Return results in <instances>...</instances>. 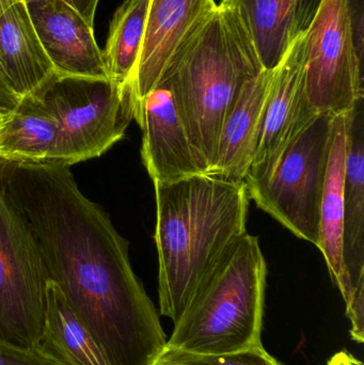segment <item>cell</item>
Here are the masks:
<instances>
[{"label":"cell","mask_w":364,"mask_h":365,"mask_svg":"<svg viewBox=\"0 0 364 365\" xmlns=\"http://www.w3.org/2000/svg\"><path fill=\"white\" fill-rule=\"evenodd\" d=\"M100 0H72L76 10L80 13L81 16L87 21L89 25L93 27L94 17H95L96 8Z\"/></svg>","instance_id":"obj_24"},{"label":"cell","mask_w":364,"mask_h":365,"mask_svg":"<svg viewBox=\"0 0 364 365\" xmlns=\"http://www.w3.org/2000/svg\"><path fill=\"white\" fill-rule=\"evenodd\" d=\"M274 70L262 71L241 88L220 130L215 165L209 175L230 181L245 179L258 145Z\"/></svg>","instance_id":"obj_15"},{"label":"cell","mask_w":364,"mask_h":365,"mask_svg":"<svg viewBox=\"0 0 364 365\" xmlns=\"http://www.w3.org/2000/svg\"><path fill=\"white\" fill-rule=\"evenodd\" d=\"M323 0H222L264 71L279 66L290 47L305 34Z\"/></svg>","instance_id":"obj_14"},{"label":"cell","mask_w":364,"mask_h":365,"mask_svg":"<svg viewBox=\"0 0 364 365\" xmlns=\"http://www.w3.org/2000/svg\"><path fill=\"white\" fill-rule=\"evenodd\" d=\"M316 115L306 93L303 34L274 70L258 145L245 179L264 175Z\"/></svg>","instance_id":"obj_10"},{"label":"cell","mask_w":364,"mask_h":365,"mask_svg":"<svg viewBox=\"0 0 364 365\" xmlns=\"http://www.w3.org/2000/svg\"><path fill=\"white\" fill-rule=\"evenodd\" d=\"M217 6L215 0H150L134 76L138 104L158 85L173 60Z\"/></svg>","instance_id":"obj_12"},{"label":"cell","mask_w":364,"mask_h":365,"mask_svg":"<svg viewBox=\"0 0 364 365\" xmlns=\"http://www.w3.org/2000/svg\"><path fill=\"white\" fill-rule=\"evenodd\" d=\"M27 9L55 73L108 78L93 27L73 4L63 0H43L28 4Z\"/></svg>","instance_id":"obj_13"},{"label":"cell","mask_w":364,"mask_h":365,"mask_svg":"<svg viewBox=\"0 0 364 365\" xmlns=\"http://www.w3.org/2000/svg\"><path fill=\"white\" fill-rule=\"evenodd\" d=\"M33 349L53 365H109L102 349L51 280L47 283L44 324Z\"/></svg>","instance_id":"obj_18"},{"label":"cell","mask_w":364,"mask_h":365,"mask_svg":"<svg viewBox=\"0 0 364 365\" xmlns=\"http://www.w3.org/2000/svg\"><path fill=\"white\" fill-rule=\"evenodd\" d=\"M158 296L162 315L177 321L205 279L247 233L244 181L202 173L154 182Z\"/></svg>","instance_id":"obj_2"},{"label":"cell","mask_w":364,"mask_h":365,"mask_svg":"<svg viewBox=\"0 0 364 365\" xmlns=\"http://www.w3.org/2000/svg\"><path fill=\"white\" fill-rule=\"evenodd\" d=\"M0 185L40 247L48 279L109 365H152L167 346L130 245L66 165L0 160Z\"/></svg>","instance_id":"obj_1"},{"label":"cell","mask_w":364,"mask_h":365,"mask_svg":"<svg viewBox=\"0 0 364 365\" xmlns=\"http://www.w3.org/2000/svg\"><path fill=\"white\" fill-rule=\"evenodd\" d=\"M0 68L19 98L36 91L55 73L21 0L0 14Z\"/></svg>","instance_id":"obj_16"},{"label":"cell","mask_w":364,"mask_h":365,"mask_svg":"<svg viewBox=\"0 0 364 365\" xmlns=\"http://www.w3.org/2000/svg\"><path fill=\"white\" fill-rule=\"evenodd\" d=\"M335 115H316L264 175L244 180L248 197L259 208L318 248Z\"/></svg>","instance_id":"obj_6"},{"label":"cell","mask_w":364,"mask_h":365,"mask_svg":"<svg viewBox=\"0 0 364 365\" xmlns=\"http://www.w3.org/2000/svg\"><path fill=\"white\" fill-rule=\"evenodd\" d=\"M305 87L318 113H346L363 98L352 0H323L305 34Z\"/></svg>","instance_id":"obj_8"},{"label":"cell","mask_w":364,"mask_h":365,"mask_svg":"<svg viewBox=\"0 0 364 365\" xmlns=\"http://www.w3.org/2000/svg\"><path fill=\"white\" fill-rule=\"evenodd\" d=\"M32 93L58 122L49 163L68 167L100 158L119 143L138 109L132 81L119 86L109 78L53 73Z\"/></svg>","instance_id":"obj_5"},{"label":"cell","mask_w":364,"mask_h":365,"mask_svg":"<svg viewBox=\"0 0 364 365\" xmlns=\"http://www.w3.org/2000/svg\"><path fill=\"white\" fill-rule=\"evenodd\" d=\"M327 365H363V361L348 351H340L329 359Z\"/></svg>","instance_id":"obj_25"},{"label":"cell","mask_w":364,"mask_h":365,"mask_svg":"<svg viewBox=\"0 0 364 365\" xmlns=\"http://www.w3.org/2000/svg\"><path fill=\"white\" fill-rule=\"evenodd\" d=\"M57 138V120L36 94H28L0 128V160L49 162Z\"/></svg>","instance_id":"obj_19"},{"label":"cell","mask_w":364,"mask_h":365,"mask_svg":"<svg viewBox=\"0 0 364 365\" xmlns=\"http://www.w3.org/2000/svg\"><path fill=\"white\" fill-rule=\"evenodd\" d=\"M21 1H24L26 4H31V2L43 1V0H21ZM63 1L68 2V4H73L72 0H63ZM73 6H74V4H73Z\"/></svg>","instance_id":"obj_27"},{"label":"cell","mask_w":364,"mask_h":365,"mask_svg":"<svg viewBox=\"0 0 364 365\" xmlns=\"http://www.w3.org/2000/svg\"><path fill=\"white\" fill-rule=\"evenodd\" d=\"M346 165L345 113L333 117L328 166L320 210V246L329 274L346 295L343 265L344 186Z\"/></svg>","instance_id":"obj_17"},{"label":"cell","mask_w":364,"mask_h":365,"mask_svg":"<svg viewBox=\"0 0 364 365\" xmlns=\"http://www.w3.org/2000/svg\"><path fill=\"white\" fill-rule=\"evenodd\" d=\"M8 113H4V111L0 110V128H1L2 123H4V119H6Z\"/></svg>","instance_id":"obj_28"},{"label":"cell","mask_w":364,"mask_h":365,"mask_svg":"<svg viewBox=\"0 0 364 365\" xmlns=\"http://www.w3.org/2000/svg\"><path fill=\"white\" fill-rule=\"evenodd\" d=\"M48 281L31 227L0 185V341L34 349Z\"/></svg>","instance_id":"obj_7"},{"label":"cell","mask_w":364,"mask_h":365,"mask_svg":"<svg viewBox=\"0 0 364 365\" xmlns=\"http://www.w3.org/2000/svg\"><path fill=\"white\" fill-rule=\"evenodd\" d=\"M135 121L142 130L141 158L153 182L207 173L209 169L190 140L166 76L141 98Z\"/></svg>","instance_id":"obj_9"},{"label":"cell","mask_w":364,"mask_h":365,"mask_svg":"<svg viewBox=\"0 0 364 365\" xmlns=\"http://www.w3.org/2000/svg\"><path fill=\"white\" fill-rule=\"evenodd\" d=\"M266 276L259 238L244 234L175 322L167 346L204 355L264 349Z\"/></svg>","instance_id":"obj_4"},{"label":"cell","mask_w":364,"mask_h":365,"mask_svg":"<svg viewBox=\"0 0 364 365\" xmlns=\"http://www.w3.org/2000/svg\"><path fill=\"white\" fill-rule=\"evenodd\" d=\"M150 0H125L115 11L103 51L107 76L124 86L134 81L142 46Z\"/></svg>","instance_id":"obj_20"},{"label":"cell","mask_w":364,"mask_h":365,"mask_svg":"<svg viewBox=\"0 0 364 365\" xmlns=\"http://www.w3.org/2000/svg\"><path fill=\"white\" fill-rule=\"evenodd\" d=\"M152 365H280L264 349L224 355H204L165 347Z\"/></svg>","instance_id":"obj_21"},{"label":"cell","mask_w":364,"mask_h":365,"mask_svg":"<svg viewBox=\"0 0 364 365\" xmlns=\"http://www.w3.org/2000/svg\"><path fill=\"white\" fill-rule=\"evenodd\" d=\"M14 1L15 0H0V14Z\"/></svg>","instance_id":"obj_26"},{"label":"cell","mask_w":364,"mask_h":365,"mask_svg":"<svg viewBox=\"0 0 364 365\" xmlns=\"http://www.w3.org/2000/svg\"><path fill=\"white\" fill-rule=\"evenodd\" d=\"M19 96L13 92L0 68V110L10 113L19 104Z\"/></svg>","instance_id":"obj_23"},{"label":"cell","mask_w":364,"mask_h":365,"mask_svg":"<svg viewBox=\"0 0 364 365\" xmlns=\"http://www.w3.org/2000/svg\"><path fill=\"white\" fill-rule=\"evenodd\" d=\"M343 265L346 317L350 336L364 341V113L363 98L345 113Z\"/></svg>","instance_id":"obj_11"},{"label":"cell","mask_w":364,"mask_h":365,"mask_svg":"<svg viewBox=\"0 0 364 365\" xmlns=\"http://www.w3.org/2000/svg\"><path fill=\"white\" fill-rule=\"evenodd\" d=\"M0 365H53L36 349H24L0 341Z\"/></svg>","instance_id":"obj_22"},{"label":"cell","mask_w":364,"mask_h":365,"mask_svg":"<svg viewBox=\"0 0 364 365\" xmlns=\"http://www.w3.org/2000/svg\"><path fill=\"white\" fill-rule=\"evenodd\" d=\"M262 71L236 21L217 6L165 73L207 173L215 165L220 130L235 98Z\"/></svg>","instance_id":"obj_3"}]
</instances>
